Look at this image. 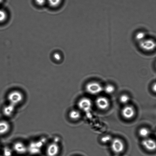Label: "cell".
Listing matches in <instances>:
<instances>
[{
    "label": "cell",
    "mask_w": 156,
    "mask_h": 156,
    "mask_svg": "<svg viewBox=\"0 0 156 156\" xmlns=\"http://www.w3.org/2000/svg\"><path fill=\"white\" fill-rule=\"evenodd\" d=\"M47 1L50 7L56 8L60 5L62 0H47Z\"/></svg>",
    "instance_id": "obj_16"
},
{
    "label": "cell",
    "mask_w": 156,
    "mask_h": 156,
    "mask_svg": "<svg viewBox=\"0 0 156 156\" xmlns=\"http://www.w3.org/2000/svg\"><path fill=\"white\" fill-rule=\"evenodd\" d=\"M152 91H153L154 93H156V83H154L153 85H152Z\"/></svg>",
    "instance_id": "obj_23"
},
{
    "label": "cell",
    "mask_w": 156,
    "mask_h": 156,
    "mask_svg": "<svg viewBox=\"0 0 156 156\" xmlns=\"http://www.w3.org/2000/svg\"></svg>",
    "instance_id": "obj_26"
},
{
    "label": "cell",
    "mask_w": 156,
    "mask_h": 156,
    "mask_svg": "<svg viewBox=\"0 0 156 156\" xmlns=\"http://www.w3.org/2000/svg\"><path fill=\"white\" fill-rule=\"evenodd\" d=\"M87 92L92 95H96L100 94L103 91V87L99 83L91 82L89 83L85 86Z\"/></svg>",
    "instance_id": "obj_2"
},
{
    "label": "cell",
    "mask_w": 156,
    "mask_h": 156,
    "mask_svg": "<svg viewBox=\"0 0 156 156\" xmlns=\"http://www.w3.org/2000/svg\"><path fill=\"white\" fill-rule=\"evenodd\" d=\"M135 114V110L134 107L131 105H125L122 110V115L126 120H130L132 119Z\"/></svg>",
    "instance_id": "obj_5"
},
{
    "label": "cell",
    "mask_w": 156,
    "mask_h": 156,
    "mask_svg": "<svg viewBox=\"0 0 156 156\" xmlns=\"http://www.w3.org/2000/svg\"><path fill=\"white\" fill-rule=\"evenodd\" d=\"M60 152V147L58 144L52 143L47 146L46 154L47 156H56Z\"/></svg>",
    "instance_id": "obj_7"
},
{
    "label": "cell",
    "mask_w": 156,
    "mask_h": 156,
    "mask_svg": "<svg viewBox=\"0 0 156 156\" xmlns=\"http://www.w3.org/2000/svg\"><path fill=\"white\" fill-rule=\"evenodd\" d=\"M112 140L113 139L111 138V136L107 135L102 137L101 139V141L103 143L107 144L111 143Z\"/></svg>",
    "instance_id": "obj_19"
},
{
    "label": "cell",
    "mask_w": 156,
    "mask_h": 156,
    "mask_svg": "<svg viewBox=\"0 0 156 156\" xmlns=\"http://www.w3.org/2000/svg\"><path fill=\"white\" fill-rule=\"evenodd\" d=\"M142 145L148 151H154L156 150V142L149 137L143 139L142 142Z\"/></svg>",
    "instance_id": "obj_8"
},
{
    "label": "cell",
    "mask_w": 156,
    "mask_h": 156,
    "mask_svg": "<svg viewBox=\"0 0 156 156\" xmlns=\"http://www.w3.org/2000/svg\"><path fill=\"white\" fill-rule=\"evenodd\" d=\"M10 128V125L8 122L6 120L0 121V136L8 133Z\"/></svg>",
    "instance_id": "obj_11"
},
{
    "label": "cell",
    "mask_w": 156,
    "mask_h": 156,
    "mask_svg": "<svg viewBox=\"0 0 156 156\" xmlns=\"http://www.w3.org/2000/svg\"><path fill=\"white\" fill-rule=\"evenodd\" d=\"M13 149L17 153L20 154H25L27 151V146L21 142H17L14 144Z\"/></svg>",
    "instance_id": "obj_10"
},
{
    "label": "cell",
    "mask_w": 156,
    "mask_h": 156,
    "mask_svg": "<svg viewBox=\"0 0 156 156\" xmlns=\"http://www.w3.org/2000/svg\"><path fill=\"white\" fill-rule=\"evenodd\" d=\"M130 100V98L127 94H122L120 98V101L121 103L123 105H127L129 103Z\"/></svg>",
    "instance_id": "obj_17"
},
{
    "label": "cell",
    "mask_w": 156,
    "mask_h": 156,
    "mask_svg": "<svg viewBox=\"0 0 156 156\" xmlns=\"http://www.w3.org/2000/svg\"><path fill=\"white\" fill-rule=\"evenodd\" d=\"M3 1V0H0V4H1L2 2Z\"/></svg>",
    "instance_id": "obj_24"
},
{
    "label": "cell",
    "mask_w": 156,
    "mask_h": 156,
    "mask_svg": "<svg viewBox=\"0 0 156 156\" xmlns=\"http://www.w3.org/2000/svg\"><path fill=\"white\" fill-rule=\"evenodd\" d=\"M7 18V14L5 11L0 9V23L5 22Z\"/></svg>",
    "instance_id": "obj_18"
},
{
    "label": "cell",
    "mask_w": 156,
    "mask_h": 156,
    "mask_svg": "<svg viewBox=\"0 0 156 156\" xmlns=\"http://www.w3.org/2000/svg\"><path fill=\"white\" fill-rule=\"evenodd\" d=\"M111 148L113 152L116 154H120L123 152L125 145L123 142L119 138L113 139L111 142Z\"/></svg>",
    "instance_id": "obj_3"
},
{
    "label": "cell",
    "mask_w": 156,
    "mask_h": 156,
    "mask_svg": "<svg viewBox=\"0 0 156 156\" xmlns=\"http://www.w3.org/2000/svg\"><path fill=\"white\" fill-rule=\"evenodd\" d=\"M96 104L97 108L102 111L108 109L110 105L109 100L104 96H100L97 98L96 99Z\"/></svg>",
    "instance_id": "obj_6"
},
{
    "label": "cell",
    "mask_w": 156,
    "mask_h": 156,
    "mask_svg": "<svg viewBox=\"0 0 156 156\" xmlns=\"http://www.w3.org/2000/svg\"><path fill=\"white\" fill-rule=\"evenodd\" d=\"M16 107L9 103L3 108V113L7 117L12 116L14 113Z\"/></svg>",
    "instance_id": "obj_12"
},
{
    "label": "cell",
    "mask_w": 156,
    "mask_h": 156,
    "mask_svg": "<svg viewBox=\"0 0 156 156\" xmlns=\"http://www.w3.org/2000/svg\"><path fill=\"white\" fill-rule=\"evenodd\" d=\"M53 59L56 61H60L61 59H62V56H61V55L59 53H55L53 55Z\"/></svg>",
    "instance_id": "obj_20"
},
{
    "label": "cell",
    "mask_w": 156,
    "mask_h": 156,
    "mask_svg": "<svg viewBox=\"0 0 156 156\" xmlns=\"http://www.w3.org/2000/svg\"><path fill=\"white\" fill-rule=\"evenodd\" d=\"M78 106L81 111L84 112H88L91 111L92 108L93 103L89 98H83L78 102Z\"/></svg>",
    "instance_id": "obj_4"
},
{
    "label": "cell",
    "mask_w": 156,
    "mask_h": 156,
    "mask_svg": "<svg viewBox=\"0 0 156 156\" xmlns=\"http://www.w3.org/2000/svg\"><path fill=\"white\" fill-rule=\"evenodd\" d=\"M70 118L73 120H77L81 118L82 114L79 110L73 109L71 110L69 113Z\"/></svg>",
    "instance_id": "obj_13"
},
{
    "label": "cell",
    "mask_w": 156,
    "mask_h": 156,
    "mask_svg": "<svg viewBox=\"0 0 156 156\" xmlns=\"http://www.w3.org/2000/svg\"><path fill=\"white\" fill-rule=\"evenodd\" d=\"M150 131L146 128H140L139 131V134L140 137L142 138L146 139L148 138L150 134Z\"/></svg>",
    "instance_id": "obj_14"
},
{
    "label": "cell",
    "mask_w": 156,
    "mask_h": 156,
    "mask_svg": "<svg viewBox=\"0 0 156 156\" xmlns=\"http://www.w3.org/2000/svg\"><path fill=\"white\" fill-rule=\"evenodd\" d=\"M115 87L111 84H108L103 88V90L107 94H112L115 91Z\"/></svg>",
    "instance_id": "obj_15"
},
{
    "label": "cell",
    "mask_w": 156,
    "mask_h": 156,
    "mask_svg": "<svg viewBox=\"0 0 156 156\" xmlns=\"http://www.w3.org/2000/svg\"></svg>",
    "instance_id": "obj_25"
},
{
    "label": "cell",
    "mask_w": 156,
    "mask_h": 156,
    "mask_svg": "<svg viewBox=\"0 0 156 156\" xmlns=\"http://www.w3.org/2000/svg\"><path fill=\"white\" fill-rule=\"evenodd\" d=\"M35 2L37 5L42 6L45 4L46 0H35Z\"/></svg>",
    "instance_id": "obj_21"
},
{
    "label": "cell",
    "mask_w": 156,
    "mask_h": 156,
    "mask_svg": "<svg viewBox=\"0 0 156 156\" xmlns=\"http://www.w3.org/2000/svg\"><path fill=\"white\" fill-rule=\"evenodd\" d=\"M142 48L146 51H151L154 50L156 47V43L152 39L143 40L141 43Z\"/></svg>",
    "instance_id": "obj_9"
},
{
    "label": "cell",
    "mask_w": 156,
    "mask_h": 156,
    "mask_svg": "<svg viewBox=\"0 0 156 156\" xmlns=\"http://www.w3.org/2000/svg\"><path fill=\"white\" fill-rule=\"evenodd\" d=\"M145 36L144 34L143 33H138V34H137V38L138 39H143V37H144Z\"/></svg>",
    "instance_id": "obj_22"
},
{
    "label": "cell",
    "mask_w": 156,
    "mask_h": 156,
    "mask_svg": "<svg viewBox=\"0 0 156 156\" xmlns=\"http://www.w3.org/2000/svg\"><path fill=\"white\" fill-rule=\"evenodd\" d=\"M24 94L18 90H13L9 93L7 96L9 103L16 107L24 100Z\"/></svg>",
    "instance_id": "obj_1"
}]
</instances>
